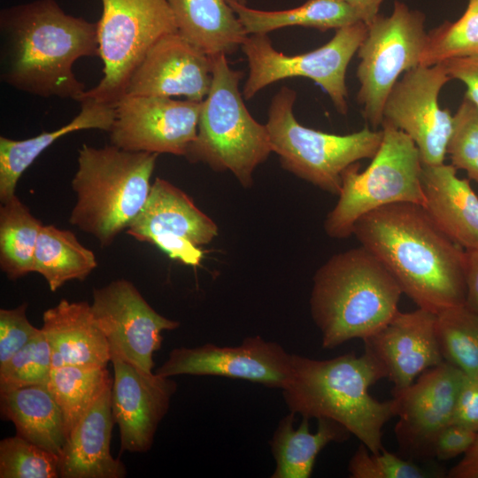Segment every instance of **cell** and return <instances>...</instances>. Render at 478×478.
<instances>
[{"label": "cell", "mask_w": 478, "mask_h": 478, "mask_svg": "<svg viewBox=\"0 0 478 478\" xmlns=\"http://www.w3.org/2000/svg\"><path fill=\"white\" fill-rule=\"evenodd\" d=\"M212 58V80L203 100L194 142L186 158L215 171H229L244 188L253 184L255 169L273 152L269 133L244 104L239 89L242 71L231 68L226 55Z\"/></svg>", "instance_id": "6"}, {"label": "cell", "mask_w": 478, "mask_h": 478, "mask_svg": "<svg viewBox=\"0 0 478 478\" xmlns=\"http://www.w3.org/2000/svg\"><path fill=\"white\" fill-rule=\"evenodd\" d=\"M447 155L453 166L478 183V107L466 97L453 115Z\"/></svg>", "instance_id": "36"}, {"label": "cell", "mask_w": 478, "mask_h": 478, "mask_svg": "<svg viewBox=\"0 0 478 478\" xmlns=\"http://www.w3.org/2000/svg\"><path fill=\"white\" fill-rule=\"evenodd\" d=\"M111 362L112 411L120 428L121 451L146 452L168 411L176 383L169 377L146 373L113 353Z\"/></svg>", "instance_id": "18"}, {"label": "cell", "mask_w": 478, "mask_h": 478, "mask_svg": "<svg viewBox=\"0 0 478 478\" xmlns=\"http://www.w3.org/2000/svg\"><path fill=\"white\" fill-rule=\"evenodd\" d=\"M296 98V91L283 86L271 101L266 126L273 152L287 171L338 195L343 172L361 159L374 157L382 130L366 126L351 134L335 135L306 127L294 115Z\"/></svg>", "instance_id": "7"}, {"label": "cell", "mask_w": 478, "mask_h": 478, "mask_svg": "<svg viewBox=\"0 0 478 478\" xmlns=\"http://www.w3.org/2000/svg\"><path fill=\"white\" fill-rule=\"evenodd\" d=\"M436 336L444 361L478 375V312L466 305L436 313Z\"/></svg>", "instance_id": "32"}, {"label": "cell", "mask_w": 478, "mask_h": 478, "mask_svg": "<svg viewBox=\"0 0 478 478\" xmlns=\"http://www.w3.org/2000/svg\"><path fill=\"white\" fill-rule=\"evenodd\" d=\"M202 102L124 95L115 104L111 144L129 151L186 156L194 142Z\"/></svg>", "instance_id": "13"}, {"label": "cell", "mask_w": 478, "mask_h": 478, "mask_svg": "<svg viewBox=\"0 0 478 478\" xmlns=\"http://www.w3.org/2000/svg\"><path fill=\"white\" fill-rule=\"evenodd\" d=\"M436 313L422 308L400 311L363 340L365 351L382 367L392 392L411 385L424 371L443 361L436 336Z\"/></svg>", "instance_id": "20"}, {"label": "cell", "mask_w": 478, "mask_h": 478, "mask_svg": "<svg viewBox=\"0 0 478 478\" xmlns=\"http://www.w3.org/2000/svg\"><path fill=\"white\" fill-rule=\"evenodd\" d=\"M114 423L111 387L67 436L59 455V477H125V465L119 459L113 458L110 451Z\"/></svg>", "instance_id": "21"}, {"label": "cell", "mask_w": 478, "mask_h": 478, "mask_svg": "<svg viewBox=\"0 0 478 478\" xmlns=\"http://www.w3.org/2000/svg\"><path fill=\"white\" fill-rule=\"evenodd\" d=\"M212 80V58L178 32L165 35L145 54L125 95L185 96L203 102Z\"/></svg>", "instance_id": "19"}, {"label": "cell", "mask_w": 478, "mask_h": 478, "mask_svg": "<svg viewBox=\"0 0 478 478\" xmlns=\"http://www.w3.org/2000/svg\"><path fill=\"white\" fill-rule=\"evenodd\" d=\"M423 208L436 226L465 251L478 249V196L469 181L445 163L423 165Z\"/></svg>", "instance_id": "22"}, {"label": "cell", "mask_w": 478, "mask_h": 478, "mask_svg": "<svg viewBox=\"0 0 478 478\" xmlns=\"http://www.w3.org/2000/svg\"><path fill=\"white\" fill-rule=\"evenodd\" d=\"M99 57L97 24L65 12L56 0H35L0 12V78L30 95L80 102L86 92L73 71Z\"/></svg>", "instance_id": "2"}, {"label": "cell", "mask_w": 478, "mask_h": 478, "mask_svg": "<svg viewBox=\"0 0 478 478\" xmlns=\"http://www.w3.org/2000/svg\"><path fill=\"white\" fill-rule=\"evenodd\" d=\"M80 112L68 123L50 132L24 140L0 137V200L5 202L15 195L22 173L58 139L87 129L109 132L115 118V104L92 98L81 102Z\"/></svg>", "instance_id": "24"}, {"label": "cell", "mask_w": 478, "mask_h": 478, "mask_svg": "<svg viewBox=\"0 0 478 478\" xmlns=\"http://www.w3.org/2000/svg\"><path fill=\"white\" fill-rule=\"evenodd\" d=\"M0 413L14 424L16 435L60 455L67 434L61 410L47 385L0 391Z\"/></svg>", "instance_id": "26"}, {"label": "cell", "mask_w": 478, "mask_h": 478, "mask_svg": "<svg viewBox=\"0 0 478 478\" xmlns=\"http://www.w3.org/2000/svg\"><path fill=\"white\" fill-rule=\"evenodd\" d=\"M449 478H478V435L462 459L447 474Z\"/></svg>", "instance_id": "43"}, {"label": "cell", "mask_w": 478, "mask_h": 478, "mask_svg": "<svg viewBox=\"0 0 478 478\" xmlns=\"http://www.w3.org/2000/svg\"><path fill=\"white\" fill-rule=\"evenodd\" d=\"M101 3L96 24L104 74L81 101L92 98L115 104L125 95L131 75L148 50L165 35L177 32V27L167 0Z\"/></svg>", "instance_id": "9"}, {"label": "cell", "mask_w": 478, "mask_h": 478, "mask_svg": "<svg viewBox=\"0 0 478 478\" xmlns=\"http://www.w3.org/2000/svg\"><path fill=\"white\" fill-rule=\"evenodd\" d=\"M451 422L478 433V375L464 374Z\"/></svg>", "instance_id": "40"}, {"label": "cell", "mask_w": 478, "mask_h": 478, "mask_svg": "<svg viewBox=\"0 0 478 478\" xmlns=\"http://www.w3.org/2000/svg\"><path fill=\"white\" fill-rule=\"evenodd\" d=\"M366 31V24L358 21L336 29L334 36L320 48L292 56L276 50L267 34L249 35L241 47L249 65L243 97L251 99L281 80L305 77L320 85L336 111L345 115L348 112L346 71Z\"/></svg>", "instance_id": "11"}, {"label": "cell", "mask_w": 478, "mask_h": 478, "mask_svg": "<svg viewBox=\"0 0 478 478\" xmlns=\"http://www.w3.org/2000/svg\"><path fill=\"white\" fill-rule=\"evenodd\" d=\"M402 294L391 274L365 247L333 255L316 271L310 297L322 347L373 335L397 313Z\"/></svg>", "instance_id": "4"}, {"label": "cell", "mask_w": 478, "mask_h": 478, "mask_svg": "<svg viewBox=\"0 0 478 478\" xmlns=\"http://www.w3.org/2000/svg\"><path fill=\"white\" fill-rule=\"evenodd\" d=\"M51 371L50 348L41 328L22 349L0 366V391L47 385Z\"/></svg>", "instance_id": "35"}, {"label": "cell", "mask_w": 478, "mask_h": 478, "mask_svg": "<svg viewBox=\"0 0 478 478\" xmlns=\"http://www.w3.org/2000/svg\"><path fill=\"white\" fill-rule=\"evenodd\" d=\"M294 413L285 416L271 440L276 468L273 478H309L317 456L331 442L347 440L351 435L339 423L330 419H318L315 433L310 431L309 418L303 420L297 429L293 428Z\"/></svg>", "instance_id": "27"}, {"label": "cell", "mask_w": 478, "mask_h": 478, "mask_svg": "<svg viewBox=\"0 0 478 478\" xmlns=\"http://www.w3.org/2000/svg\"><path fill=\"white\" fill-rule=\"evenodd\" d=\"M91 310L112 353L146 373L160 349L162 331L180 326L158 313L129 281L118 279L93 290Z\"/></svg>", "instance_id": "14"}, {"label": "cell", "mask_w": 478, "mask_h": 478, "mask_svg": "<svg viewBox=\"0 0 478 478\" xmlns=\"http://www.w3.org/2000/svg\"><path fill=\"white\" fill-rule=\"evenodd\" d=\"M158 157L112 144H83L72 180L77 200L69 222L96 237L101 247L110 246L143 208Z\"/></svg>", "instance_id": "5"}, {"label": "cell", "mask_w": 478, "mask_h": 478, "mask_svg": "<svg viewBox=\"0 0 478 478\" xmlns=\"http://www.w3.org/2000/svg\"><path fill=\"white\" fill-rule=\"evenodd\" d=\"M425 20L423 12L397 0L389 16L378 14L366 25L357 51V100L374 129L382 126L385 101L400 74L420 65L428 35Z\"/></svg>", "instance_id": "10"}, {"label": "cell", "mask_w": 478, "mask_h": 478, "mask_svg": "<svg viewBox=\"0 0 478 478\" xmlns=\"http://www.w3.org/2000/svg\"><path fill=\"white\" fill-rule=\"evenodd\" d=\"M97 266L92 251L70 230L42 225L35 251L33 272L40 274L56 291L72 280H85Z\"/></svg>", "instance_id": "29"}, {"label": "cell", "mask_w": 478, "mask_h": 478, "mask_svg": "<svg viewBox=\"0 0 478 478\" xmlns=\"http://www.w3.org/2000/svg\"><path fill=\"white\" fill-rule=\"evenodd\" d=\"M450 80L442 64L418 66L397 81L384 104L383 120L413 141L423 165L443 164L447 155L453 115L438 97Z\"/></svg>", "instance_id": "12"}, {"label": "cell", "mask_w": 478, "mask_h": 478, "mask_svg": "<svg viewBox=\"0 0 478 478\" xmlns=\"http://www.w3.org/2000/svg\"><path fill=\"white\" fill-rule=\"evenodd\" d=\"M478 53V0H468L462 16L428 33L420 65L430 66Z\"/></svg>", "instance_id": "33"}, {"label": "cell", "mask_w": 478, "mask_h": 478, "mask_svg": "<svg viewBox=\"0 0 478 478\" xmlns=\"http://www.w3.org/2000/svg\"><path fill=\"white\" fill-rule=\"evenodd\" d=\"M41 328L50 348L52 369L64 366L106 367L111 361L107 340L89 303L62 299L43 312Z\"/></svg>", "instance_id": "23"}, {"label": "cell", "mask_w": 478, "mask_h": 478, "mask_svg": "<svg viewBox=\"0 0 478 478\" xmlns=\"http://www.w3.org/2000/svg\"><path fill=\"white\" fill-rule=\"evenodd\" d=\"M464 374L443 360L424 371L405 389L392 392L397 417L395 435L407 457L433 459L436 438L451 422Z\"/></svg>", "instance_id": "17"}, {"label": "cell", "mask_w": 478, "mask_h": 478, "mask_svg": "<svg viewBox=\"0 0 478 478\" xmlns=\"http://www.w3.org/2000/svg\"><path fill=\"white\" fill-rule=\"evenodd\" d=\"M177 32L209 57L229 55L249 35L227 0H167Z\"/></svg>", "instance_id": "25"}, {"label": "cell", "mask_w": 478, "mask_h": 478, "mask_svg": "<svg viewBox=\"0 0 478 478\" xmlns=\"http://www.w3.org/2000/svg\"><path fill=\"white\" fill-rule=\"evenodd\" d=\"M466 285L465 305L478 312V249L466 251Z\"/></svg>", "instance_id": "42"}, {"label": "cell", "mask_w": 478, "mask_h": 478, "mask_svg": "<svg viewBox=\"0 0 478 478\" xmlns=\"http://www.w3.org/2000/svg\"><path fill=\"white\" fill-rule=\"evenodd\" d=\"M441 64L451 79L459 80L466 85L465 97L478 107V53Z\"/></svg>", "instance_id": "41"}, {"label": "cell", "mask_w": 478, "mask_h": 478, "mask_svg": "<svg viewBox=\"0 0 478 478\" xmlns=\"http://www.w3.org/2000/svg\"><path fill=\"white\" fill-rule=\"evenodd\" d=\"M59 456L18 435L0 441L1 478L59 477Z\"/></svg>", "instance_id": "34"}, {"label": "cell", "mask_w": 478, "mask_h": 478, "mask_svg": "<svg viewBox=\"0 0 478 478\" xmlns=\"http://www.w3.org/2000/svg\"><path fill=\"white\" fill-rule=\"evenodd\" d=\"M291 371L292 355L280 344L257 335L245 338L238 346L207 343L175 348L155 374L164 377L223 376L282 389L289 381Z\"/></svg>", "instance_id": "16"}, {"label": "cell", "mask_w": 478, "mask_h": 478, "mask_svg": "<svg viewBox=\"0 0 478 478\" xmlns=\"http://www.w3.org/2000/svg\"><path fill=\"white\" fill-rule=\"evenodd\" d=\"M383 378L382 367L366 351L323 360L292 354L291 375L281 390L290 412L330 419L377 453L384 449L382 428L396 416L394 398L379 401L369 392Z\"/></svg>", "instance_id": "3"}, {"label": "cell", "mask_w": 478, "mask_h": 478, "mask_svg": "<svg viewBox=\"0 0 478 478\" xmlns=\"http://www.w3.org/2000/svg\"><path fill=\"white\" fill-rule=\"evenodd\" d=\"M234 1H235V2H237L239 4H246L248 0H234Z\"/></svg>", "instance_id": "45"}, {"label": "cell", "mask_w": 478, "mask_h": 478, "mask_svg": "<svg viewBox=\"0 0 478 478\" xmlns=\"http://www.w3.org/2000/svg\"><path fill=\"white\" fill-rule=\"evenodd\" d=\"M382 130L380 148L369 166L359 172L355 163L342 175L338 200L324 221L331 238L350 237L361 217L381 207L396 203L424 204L423 164L418 148L387 121H382Z\"/></svg>", "instance_id": "8"}, {"label": "cell", "mask_w": 478, "mask_h": 478, "mask_svg": "<svg viewBox=\"0 0 478 478\" xmlns=\"http://www.w3.org/2000/svg\"><path fill=\"white\" fill-rule=\"evenodd\" d=\"M419 308L439 312L466 303V251L449 238L422 205L389 204L361 217L353 227Z\"/></svg>", "instance_id": "1"}, {"label": "cell", "mask_w": 478, "mask_h": 478, "mask_svg": "<svg viewBox=\"0 0 478 478\" xmlns=\"http://www.w3.org/2000/svg\"><path fill=\"white\" fill-rule=\"evenodd\" d=\"M351 5L366 25L378 14L383 0H343Z\"/></svg>", "instance_id": "44"}, {"label": "cell", "mask_w": 478, "mask_h": 478, "mask_svg": "<svg viewBox=\"0 0 478 478\" xmlns=\"http://www.w3.org/2000/svg\"><path fill=\"white\" fill-rule=\"evenodd\" d=\"M478 433L451 422L445 426L435 440L432 451L433 459L447 461L464 455L474 444Z\"/></svg>", "instance_id": "39"}, {"label": "cell", "mask_w": 478, "mask_h": 478, "mask_svg": "<svg viewBox=\"0 0 478 478\" xmlns=\"http://www.w3.org/2000/svg\"><path fill=\"white\" fill-rule=\"evenodd\" d=\"M27 304L23 303L13 309L0 310V366L41 331L27 320Z\"/></svg>", "instance_id": "38"}, {"label": "cell", "mask_w": 478, "mask_h": 478, "mask_svg": "<svg viewBox=\"0 0 478 478\" xmlns=\"http://www.w3.org/2000/svg\"><path fill=\"white\" fill-rule=\"evenodd\" d=\"M247 35L268 34L287 27L316 28L321 32L362 21L358 13L343 0H307L281 11H262L227 0Z\"/></svg>", "instance_id": "28"}, {"label": "cell", "mask_w": 478, "mask_h": 478, "mask_svg": "<svg viewBox=\"0 0 478 478\" xmlns=\"http://www.w3.org/2000/svg\"><path fill=\"white\" fill-rule=\"evenodd\" d=\"M352 478H427L430 473L411 460L405 459L384 449L371 452L366 445H360L348 465Z\"/></svg>", "instance_id": "37"}, {"label": "cell", "mask_w": 478, "mask_h": 478, "mask_svg": "<svg viewBox=\"0 0 478 478\" xmlns=\"http://www.w3.org/2000/svg\"><path fill=\"white\" fill-rule=\"evenodd\" d=\"M127 233L154 244L172 259L197 266L203 258L200 246L216 237L218 227L185 192L156 178L143 208Z\"/></svg>", "instance_id": "15"}, {"label": "cell", "mask_w": 478, "mask_h": 478, "mask_svg": "<svg viewBox=\"0 0 478 478\" xmlns=\"http://www.w3.org/2000/svg\"><path fill=\"white\" fill-rule=\"evenodd\" d=\"M36 219L14 195L0 207V267L15 281L33 272L41 227Z\"/></svg>", "instance_id": "30"}, {"label": "cell", "mask_w": 478, "mask_h": 478, "mask_svg": "<svg viewBox=\"0 0 478 478\" xmlns=\"http://www.w3.org/2000/svg\"><path fill=\"white\" fill-rule=\"evenodd\" d=\"M112 382L106 367L64 366L52 369L47 387L61 410L67 436Z\"/></svg>", "instance_id": "31"}]
</instances>
